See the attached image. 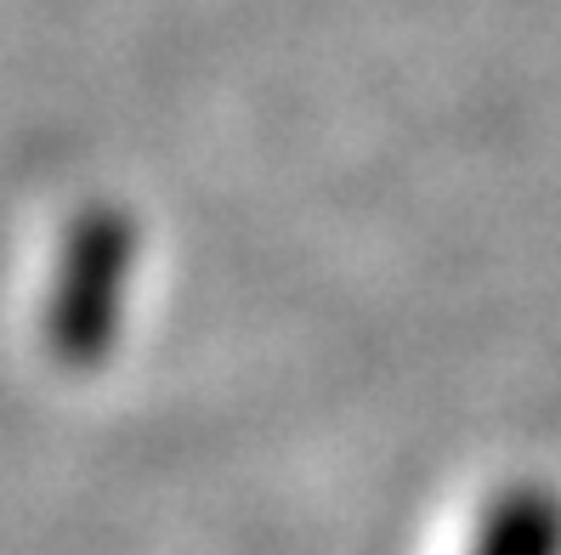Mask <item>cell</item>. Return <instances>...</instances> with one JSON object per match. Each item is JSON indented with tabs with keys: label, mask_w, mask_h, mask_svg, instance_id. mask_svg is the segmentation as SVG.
Listing matches in <instances>:
<instances>
[{
	"label": "cell",
	"mask_w": 561,
	"mask_h": 555,
	"mask_svg": "<svg viewBox=\"0 0 561 555\" xmlns=\"http://www.w3.org/2000/svg\"><path fill=\"white\" fill-rule=\"evenodd\" d=\"M556 544H561L556 505L539 494H516L493 510V521L482 528L471 555H556Z\"/></svg>",
	"instance_id": "1"
}]
</instances>
